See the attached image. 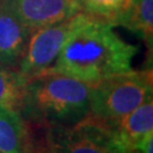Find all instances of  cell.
Segmentation results:
<instances>
[{"label":"cell","instance_id":"obj_1","mask_svg":"<svg viewBox=\"0 0 153 153\" xmlns=\"http://www.w3.org/2000/svg\"><path fill=\"white\" fill-rule=\"evenodd\" d=\"M138 48L124 41L114 25L86 14L68 35L58 58L45 71L86 83L131 71Z\"/></svg>","mask_w":153,"mask_h":153},{"label":"cell","instance_id":"obj_2","mask_svg":"<svg viewBox=\"0 0 153 153\" xmlns=\"http://www.w3.org/2000/svg\"><path fill=\"white\" fill-rule=\"evenodd\" d=\"M92 83L55 71H43L26 79L19 110L43 127L71 126L90 115Z\"/></svg>","mask_w":153,"mask_h":153},{"label":"cell","instance_id":"obj_3","mask_svg":"<svg viewBox=\"0 0 153 153\" xmlns=\"http://www.w3.org/2000/svg\"><path fill=\"white\" fill-rule=\"evenodd\" d=\"M152 97V69H131L92 83L90 116L111 123L129 114Z\"/></svg>","mask_w":153,"mask_h":153},{"label":"cell","instance_id":"obj_4","mask_svg":"<svg viewBox=\"0 0 153 153\" xmlns=\"http://www.w3.org/2000/svg\"><path fill=\"white\" fill-rule=\"evenodd\" d=\"M47 129L44 150L49 153H129L115 131L93 116L71 126Z\"/></svg>","mask_w":153,"mask_h":153},{"label":"cell","instance_id":"obj_5","mask_svg":"<svg viewBox=\"0 0 153 153\" xmlns=\"http://www.w3.org/2000/svg\"><path fill=\"white\" fill-rule=\"evenodd\" d=\"M85 16L86 13L79 11L61 22L32 30L17 66L18 73L28 79L50 68L58 58L68 35Z\"/></svg>","mask_w":153,"mask_h":153},{"label":"cell","instance_id":"obj_6","mask_svg":"<svg viewBox=\"0 0 153 153\" xmlns=\"http://www.w3.org/2000/svg\"><path fill=\"white\" fill-rule=\"evenodd\" d=\"M7 2L31 30L52 25L82 11L78 0H7Z\"/></svg>","mask_w":153,"mask_h":153},{"label":"cell","instance_id":"obj_7","mask_svg":"<svg viewBox=\"0 0 153 153\" xmlns=\"http://www.w3.org/2000/svg\"><path fill=\"white\" fill-rule=\"evenodd\" d=\"M7 0L0 1V65L16 67L22 59L31 34Z\"/></svg>","mask_w":153,"mask_h":153},{"label":"cell","instance_id":"obj_8","mask_svg":"<svg viewBox=\"0 0 153 153\" xmlns=\"http://www.w3.org/2000/svg\"><path fill=\"white\" fill-rule=\"evenodd\" d=\"M105 124L115 131L129 151L146 135L153 133V99H148L129 114Z\"/></svg>","mask_w":153,"mask_h":153},{"label":"cell","instance_id":"obj_9","mask_svg":"<svg viewBox=\"0 0 153 153\" xmlns=\"http://www.w3.org/2000/svg\"><path fill=\"white\" fill-rule=\"evenodd\" d=\"M0 153H32L25 120L19 111L0 105Z\"/></svg>","mask_w":153,"mask_h":153},{"label":"cell","instance_id":"obj_10","mask_svg":"<svg viewBox=\"0 0 153 153\" xmlns=\"http://www.w3.org/2000/svg\"><path fill=\"white\" fill-rule=\"evenodd\" d=\"M114 26H123L152 48L153 0H134L133 5L116 19Z\"/></svg>","mask_w":153,"mask_h":153},{"label":"cell","instance_id":"obj_11","mask_svg":"<svg viewBox=\"0 0 153 153\" xmlns=\"http://www.w3.org/2000/svg\"><path fill=\"white\" fill-rule=\"evenodd\" d=\"M26 79L10 67L0 65V105L19 111Z\"/></svg>","mask_w":153,"mask_h":153},{"label":"cell","instance_id":"obj_12","mask_svg":"<svg viewBox=\"0 0 153 153\" xmlns=\"http://www.w3.org/2000/svg\"><path fill=\"white\" fill-rule=\"evenodd\" d=\"M134 0H78L81 10L90 16L115 24L116 19L123 15Z\"/></svg>","mask_w":153,"mask_h":153},{"label":"cell","instance_id":"obj_13","mask_svg":"<svg viewBox=\"0 0 153 153\" xmlns=\"http://www.w3.org/2000/svg\"><path fill=\"white\" fill-rule=\"evenodd\" d=\"M42 153H49V152H48V151H45V150H44V151H43V152H42Z\"/></svg>","mask_w":153,"mask_h":153},{"label":"cell","instance_id":"obj_14","mask_svg":"<svg viewBox=\"0 0 153 153\" xmlns=\"http://www.w3.org/2000/svg\"><path fill=\"white\" fill-rule=\"evenodd\" d=\"M0 1H1V0H0Z\"/></svg>","mask_w":153,"mask_h":153}]
</instances>
